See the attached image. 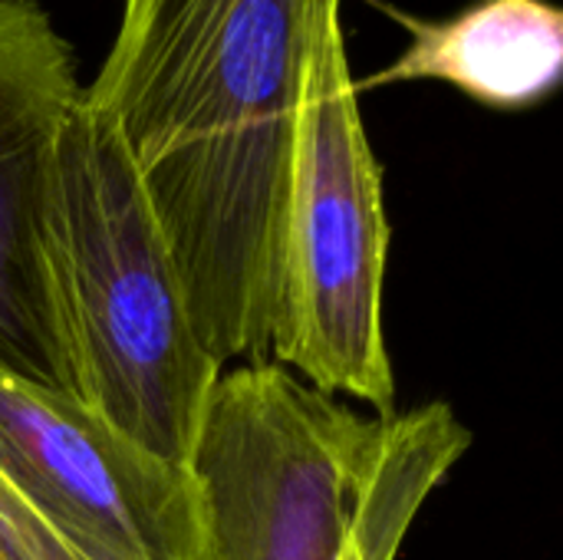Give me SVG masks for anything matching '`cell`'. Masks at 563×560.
Wrapping results in <instances>:
<instances>
[{
    "mask_svg": "<svg viewBox=\"0 0 563 560\" xmlns=\"http://www.w3.org/2000/svg\"><path fill=\"white\" fill-rule=\"evenodd\" d=\"M0 479L73 560H211L188 469L3 370Z\"/></svg>",
    "mask_w": 563,
    "mask_h": 560,
    "instance_id": "cell-5",
    "label": "cell"
},
{
    "mask_svg": "<svg viewBox=\"0 0 563 560\" xmlns=\"http://www.w3.org/2000/svg\"><path fill=\"white\" fill-rule=\"evenodd\" d=\"M468 446L449 403L366 416L264 360L221 370L188 472L211 560H396Z\"/></svg>",
    "mask_w": 563,
    "mask_h": 560,
    "instance_id": "cell-2",
    "label": "cell"
},
{
    "mask_svg": "<svg viewBox=\"0 0 563 560\" xmlns=\"http://www.w3.org/2000/svg\"><path fill=\"white\" fill-rule=\"evenodd\" d=\"M79 99L73 46L43 3H0V370L73 399L76 373L46 261V201Z\"/></svg>",
    "mask_w": 563,
    "mask_h": 560,
    "instance_id": "cell-6",
    "label": "cell"
},
{
    "mask_svg": "<svg viewBox=\"0 0 563 560\" xmlns=\"http://www.w3.org/2000/svg\"><path fill=\"white\" fill-rule=\"evenodd\" d=\"M310 0H125L82 99L112 132L221 370L271 360Z\"/></svg>",
    "mask_w": 563,
    "mask_h": 560,
    "instance_id": "cell-1",
    "label": "cell"
},
{
    "mask_svg": "<svg viewBox=\"0 0 563 560\" xmlns=\"http://www.w3.org/2000/svg\"><path fill=\"white\" fill-rule=\"evenodd\" d=\"M0 560H73L0 479Z\"/></svg>",
    "mask_w": 563,
    "mask_h": 560,
    "instance_id": "cell-8",
    "label": "cell"
},
{
    "mask_svg": "<svg viewBox=\"0 0 563 560\" xmlns=\"http://www.w3.org/2000/svg\"><path fill=\"white\" fill-rule=\"evenodd\" d=\"M46 261L79 403L129 442L188 469L221 366L195 330L119 135L86 99L53 162Z\"/></svg>",
    "mask_w": 563,
    "mask_h": 560,
    "instance_id": "cell-3",
    "label": "cell"
},
{
    "mask_svg": "<svg viewBox=\"0 0 563 560\" xmlns=\"http://www.w3.org/2000/svg\"><path fill=\"white\" fill-rule=\"evenodd\" d=\"M0 3H10V0H0Z\"/></svg>",
    "mask_w": 563,
    "mask_h": 560,
    "instance_id": "cell-9",
    "label": "cell"
},
{
    "mask_svg": "<svg viewBox=\"0 0 563 560\" xmlns=\"http://www.w3.org/2000/svg\"><path fill=\"white\" fill-rule=\"evenodd\" d=\"M389 218L340 26L310 0L307 69L277 254L271 360L330 396L396 413L383 330Z\"/></svg>",
    "mask_w": 563,
    "mask_h": 560,
    "instance_id": "cell-4",
    "label": "cell"
},
{
    "mask_svg": "<svg viewBox=\"0 0 563 560\" xmlns=\"http://www.w3.org/2000/svg\"><path fill=\"white\" fill-rule=\"evenodd\" d=\"M406 33V50L356 92L439 79L492 109H528L548 99L563 76V13L551 0H475L452 17L429 20L373 0Z\"/></svg>",
    "mask_w": 563,
    "mask_h": 560,
    "instance_id": "cell-7",
    "label": "cell"
}]
</instances>
